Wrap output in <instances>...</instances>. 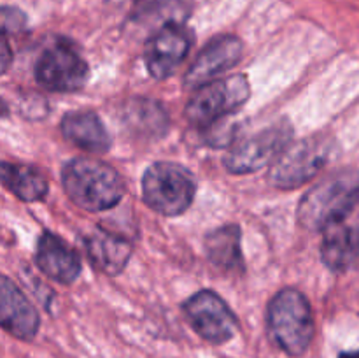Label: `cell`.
I'll return each instance as SVG.
<instances>
[{
    "label": "cell",
    "mask_w": 359,
    "mask_h": 358,
    "mask_svg": "<svg viewBox=\"0 0 359 358\" xmlns=\"http://www.w3.org/2000/svg\"><path fill=\"white\" fill-rule=\"evenodd\" d=\"M335 153V140L326 135H312L290 142L272 161L269 183L273 188L294 190L314 179Z\"/></svg>",
    "instance_id": "cell-4"
},
{
    "label": "cell",
    "mask_w": 359,
    "mask_h": 358,
    "mask_svg": "<svg viewBox=\"0 0 359 358\" xmlns=\"http://www.w3.org/2000/svg\"><path fill=\"white\" fill-rule=\"evenodd\" d=\"M266 330L272 343L290 357H300L314 339V316L307 297L294 288H284L266 309Z\"/></svg>",
    "instance_id": "cell-2"
},
{
    "label": "cell",
    "mask_w": 359,
    "mask_h": 358,
    "mask_svg": "<svg viewBox=\"0 0 359 358\" xmlns=\"http://www.w3.org/2000/svg\"><path fill=\"white\" fill-rule=\"evenodd\" d=\"M0 183L23 202H39L48 193V179L32 165L0 161Z\"/></svg>",
    "instance_id": "cell-19"
},
{
    "label": "cell",
    "mask_w": 359,
    "mask_h": 358,
    "mask_svg": "<svg viewBox=\"0 0 359 358\" xmlns=\"http://www.w3.org/2000/svg\"><path fill=\"white\" fill-rule=\"evenodd\" d=\"M90 67L69 41H56L41 53L35 63L39 84L58 93H70L84 88Z\"/></svg>",
    "instance_id": "cell-8"
},
{
    "label": "cell",
    "mask_w": 359,
    "mask_h": 358,
    "mask_svg": "<svg viewBox=\"0 0 359 358\" xmlns=\"http://www.w3.org/2000/svg\"><path fill=\"white\" fill-rule=\"evenodd\" d=\"M321 258L333 272L351 269L359 258V197L323 228Z\"/></svg>",
    "instance_id": "cell-11"
},
{
    "label": "cell",
    "mask_w": 359,
    "mask_h": 358,
    "mask_svg": "<svg viewBox=\"0 0 359 358\" xmlns=\"http://www.w3.org/2000/svg\"><path fill=\"white\" fill-rule=\"evenodd\" d=\"M195 193V175L182 165L156 161L144 172V202L163 216H179L188 211Z\"/></svg>",
    "instance_id": "cell-5"
},
{
    "label": "cell",
    "mask_w": 359,
    "mask_h": 358,
    "mask_svg": "<svg viewBox=\"0 0 359 358\" xmlns=\"http://www.w3.org/2000/svg\"><path fill=\"white\" fill-rule=\"evenodd\" d=\"M62 183L76 206L90 213L114 207L123 199V181L118 172L104 161L74 158L62 168Z\"/></svg>",
    "instance_id": "cell-1"
},
{
    "label": "cell",
    "mask_w": 359,
    "mask_h": 358,
    "mask_svg": "<svg viewBox=\"0 0 359 358\" xmlns=\"http://www.w3.org/2000/svg\"><path fill=\"white\" fill-rule=\"evenodd\" d=\"M112 2L119 4V6H128L130 9L133 11V14H135L137 11H140L142 7L149 6V4L154 2V0H112Z\"/></svg>",
    "instance_id": "cell-22"
},
{
    "label": "cell",
    "mask_w": 359,
    "mask_h": 358,
    "mask_svg": "<svg viewBox=\"0 0 359 358\" xmlns=\"http://www.w3.org/2000/svg\"><path fill=\"white\" fill-rule=\"evenodd\" d=\"M205 253L209 262L223 274H235L242 269L241 228L224 225L209 232L205 237Z\"/></svg>",
    "instance_id": "cell-18"
},
{
    "label": "cell",
    "mask_w": 359,
    "mask_h": 358,
    "mask_svg": "<svg viewBox=\"0 0 359 358\" xmlns=\"http://www.w3.org/2000/svg\"><path fill=\"white\" fill-rule=\"evenodd\" d=\"M11 63H13V49H11V44L6 39V35L0 34V76L9 70Z\"/></svg>",
    "instance_id": "cell-21"
},
{
    "label": "cell",
    "mask_w": 359,
    "mask_h": 358,
    "mask_svg": "<svg viewBox=\"0 0 359 358\" xmlns=\"http://www.w3.org/2000/svg\"><path fill=\"white\" fill-rule=\"evenodd\" d=\"M293 139V126L287 119L272 123L266 128L244 137L224 154V167L231 174H252L272 165L280 151Z\"/></svg>",
    "instance_id": "cell-7"
},
{
    "label": "cell",
    "mask_w": 359,
    "mask_h": 358,
    "mask_svg": "<svg viewBox=\"0 0 359 358\" xmlns=\"http://www.w3.org/2000/svg\"><path fill=\"white\" fill-rule=\"evenodd\" d=\"M251 97V86L244 74L210 81L198 88L186 105V118L191 125L209 128L235 114Z\"/></svg>",
    "instance_id": "cell-6"
},
{
    "label": "cell",
    "mask_w": 359,
    "mask_h": 358,
    "mask_svg": "<svg viewBox=\"0 0 359 358\" xmlns=\"http://www.w3.org/2000/svg\"><path fill=\"white\" fill-rule=\"evenodd\" d=\"M86 253L100 272L116 276L132 256V244L123 235L97 228L86 237Z\"/></svg>",
    "instance_id": "cell-16"
},
{
    "label": "cell",
    "mask_w": 359,
    "mask_h": 358,
    "mask_svg": "<svg viewBox=\"0 0 359 358\" xmlns=\"http://www.w3.org/2000/svg\"><path fill=\"white\" fill-rule=\"evenodd\" d=\"M191 329L210 344H224L233 339L238 319L230 305L212 290H202L182 304Z\"/></svg>",
    "instance_id": "cell-9"
},
{
    "label": "cell",
    "mask_w": 359,
    "mask_h": 358,
    "mask_svg": "<svg viewBox=\"0 0 359 358\" xmlns=\"http://www.w3.org/2000/svg\"><path fill=\"white\" fill-rule=\"evenodd\" d=\"M359 197V171L342 168L309 190L298 206V221L312 232L323 230Z\"/></svg>",
    "instance_id": "cell-3"
},
{
    "label": "cell",
    "mask_w": 359,
    "mask_h": 358,
    "mask_svg": "<svg viewBox=\"0 0 359 358\" xmlns=\"http://www.w3.org/2000/svg\"><path fill=\"white\" fill-rule=\"evenodd\" d=\"M27 25V16L16 7H0V34L20 32Z\"/></svg>",
    "instance_id": "cell-20"
},
{
    "label": "cell",
    "mask_w": 359,
    "mask_h": 358,
    "mask_svg": "<svg viewBox=\"0 0 359 358\" xmlns=\"http://www.w3.org/2000/svg\"><path fill=\"white\" fill-rule=\"evenodd\" d=\"M121 121L137 137H161L168 128V112L160 102L146 97L130 98L121 109Z\"/></svg>",
    "instance_id": "cell-17"
},
{
    "label": "cell",
    "mask_w": 359,
    "mask_h": 358,
    "mask_svg": "<svg viewBox=\"0 0 359 358\" xmlns=\"http://www.w3.org/2000/svg\"><path fill=\"white\" fill-rule=\"evenodd\" d=\"M339 358H359V350L358 351H344L339 354Z\"/></svg>",
    "instance_id": "cell-23"
},
{
    "label": "cell",
    "mask_w": 359,
    "mask_h": 358,
    "mask_svg": "<svg viewBox=\"0 0 359 358\" xmlns=\"http://www.w3.org/2000/svg\"><path fill=\"white\" fill-rule=\"evenodd\" d=\"M242 58V42L235 35H219L214 37L200 51L193 65L184 76V88L198 90L203 84L210 83L217 76L237 65Z\"/></svg>",
    "instance_id": "cell-12"
},
{
    "label": "cell",
    "mask_w": 359,
    "mask_h": 358,
    "mask_svg": "<svg viewBox=\"0 0 359 358\" xmlns=\"http://www.w3.org/2000/svg\"><path fill=\"white\" fill-rule=\"evenodd\" d=\"M62 133L67 140L90 153H105L112 144L104 121L93 111H72L63 116Z\"/></svg>",
    "instance_id": "cell-15"
},
{
    "label": "cell",
    "mask_w": 359,
    "mask_h": 358,
    "mask_svg": "<svg viewBox=\"0 0 359 358\" xmlns=\"http://www.w3.org/2000/svg\"><path fill=\"white\" fill-rule=\"evenodd\" d=\"M193 46V34L182 23H167L146 42L144 62L154 79H167L181 67Z\"/></svg>",
    "instance_id": "cell-10"
},
{
    "label": "cell",
    "mask_w": 359,
    "mask_h": 358,
    "mask_svg": "<svg viewBox=\"0 0 359 358\" xmlns=\"http://www.w3.org/2000/svg\"><path fill=\"white\" fill-rule=\"evenodd\" d=\"M0 329L20 340H32L41 329V318L27 295L11 277L0 274Z\"/></svg>",
    "instance_id": "cell-13"
},
{
    "label": "cell",
    "mask_w": 359,
    "mask_h": 358,
    "mask_svg": "<svg viewBox=\"0 0 359 358\" xmlns=\"http://www.w3.org/2000/svg\"><path fill=\"white\" fill-rule=\"evenodd\" d=\"M35 265L42 274L62 284L74 283L81 274V258L77 251L53 232H44L39 237Z\"/></svg>",
    "instance_id": "cell-14"
}]
</instances>
